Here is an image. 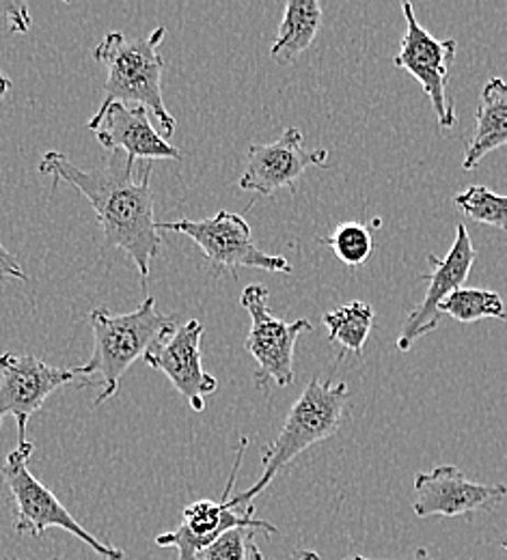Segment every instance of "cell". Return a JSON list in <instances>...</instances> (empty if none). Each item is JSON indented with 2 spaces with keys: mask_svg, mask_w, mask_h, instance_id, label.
<instances>
[{
  "mask_svg": "<svg viewBox=\"0 0 507 560\" xmlns=\"http://www.w3.org/2000/svg\"><path fill=\"white\" fill-rule=\"evenodd\" d=\"M39 171L53 175V188L59 182H68L91 203L104 233V248H122L147 282L162 246L151 190V164H147L141 182H135V166L128 162L124 166L80 168L64 153L48 151L39 162Z\"/></svg>",
  "mask_w": 507,
  "mask_h": 560,
  "instance_id": "1",
  "label": "cell"
},
{
  "mask_svg": "<svg viewBox=\"0 0 507 560\" xmlns=\"http://www.w3.org/2000/svg\"><path fill=\"white\" fill-rule=\"evenodd\" d=\"M175 315H162L155 306V298L147 295L143 304L124 315H113L108 308L100 306L89 313V326L93 330V353L91 358L76 366V377L100 375V395L93 408L108 401L124 377V373L146 355V351L162 337L164 330L175 326Z\"/></svg>",
  "mask_w": 507,
  "mask_h": 560,
  "instance_id": "2",
  "label": "cell"
},
{
  "mask_svg": "<svg viewBox=\"0 0 507 560\" xmlns=\"http://www.w3.org/2000/svg\"><path fill=\"white\" fill-rule=\"evenodd\" d=\"M164 35V26L153 28L143 39H130L124 33L113 31L95 46L93 59L106 68L102 104L132 102L135 106H146L162 126L164 139H169L177 124L162 97L164 59L158 50Z\"/></svg>",
  "mask_w": 507,
  "mask_h": 560,
  "instance_id": "3",
  "label": "cell"
},
{
  "mask_svg": "<svg viewBox=\"0 0 507 560\" xmlns=\"http://www.w3.org/2000/svg\"><path fill=\"white\" fill-rule=\"evenodd\" d=\"M350 406V388L346 382H322L313 377L298 401L291 406L290 415L281 427V433L264 451L262 466L264 472L251 490L242 491L231 498L233 506L253 500L257 493L266 490L273 479L293 462L300 453L311 448L318 442L335 435L346 419Z\"/></svg>",
  "mask_w": 507,
  "mask_h": 560,
  "instance_id": "4",
  "label": "cell"
},
{
  "mask_svg": "<svg viewBox=\"0 0 507 560\" xmlns=\"http://www.w3.org/2000/svg\"><path fill=\"white\" fill-rule=\"evenodd\" d=\"M35 453L31 442L18 444L4 459L0 477L4 479L15 504V533L42 537L48 528H61L87 544L95 555L104 560H124L126 555L108 544L97 541L87 528H82L72 513L61 504V500L48 490L28 470V462Z\"/></svg>",
  "mask_w": 507,
  "mask_h": 560,
  "instance_id": "5",
  "label": "cell"
},
{
  "mask_svg": "<svg viewBox=\"0 0 507 560\" xmlns=\"http://www.w3.org/2000/svg\"><path fill=\"white\" fill-rule=\"evenodd\" d=\"M158 229L191 237L206 255L215 275H235L238 268H257L273 275H291L290 261L281 255L264 253L255 242L249 222L233 211H218L204 220L158 222Z\"/></svg>",
  "mask_w": 507,
  "mask_h": 560,
  "instance_id": "6",
  "label": "cell"
},
{
  "mask_svg": "<svg viewBox=\"0 0 507 560\" xmlns=\"http://www.w3.org/2000/svg\"><path fill=\"white\" fill-rule=\"evenodd\" d=\"M246 446H249V440L242 438L227 490L222 493L220 502L197 500L188 504L182 513V524L175 530L164 533L155 539L160 548H175L177 560H201V555L217 541L220 535H224L231 528H253V530H264L268 535H279L277 526L255 517L253 506H249L246 511H238V506H233L231 502V491L235 486Z\"/></svg>",
  "mask_w": 507,
  "mask_h": 560,
  "instance_id": "7",
  "label": "cell"
},
{
  "mask_svg": "<svg viewBox=\"0 0 507 560\" xmlns=\"http://www.w3.org/2000/svg\"><path fill=\"white\" fill-rule=\"evenodd\" d=\"M240 304L251 315V330L244 348L257 362V384L266 386L268 382H275L281 388L290 386L296 341L302 332L313 330V324L309 319H296L290 324L275 317L268 306V289L260 282L249 284L242 291Z\"/></svg>",
  "mask_w": 507,
  "mask_h": 560,
  "instance_id": "8",
  "label": "cell"
},
{
  "mask_svg": "<svg viewBox=\"0 0 507 560\" xmlns=\"http://www.w3.org/2000/svg\"><path fill=\"white\" fill-rule=\"evenodd\" d=\"M402 13L406 20V31L402 35L400 52L393 59L395 68L408 71L417 78L422 89L433 102L438 126L442 130H451L458 124L456 110L447 97V78L449 68L456 59L458 42L456 39H436L417 20L415 7L411 2H402Z\"/></svg>",
  "mask_w": 507,
  "mask_h": 560,
  "instance_id": "9",
  "label": "cell"
},
{
  "mask_svg": "<svg viewBox=\"0 0 507 560\" xmlns=\"http://www.w3.org/2000/svg\"><path fill=\"white\" fill-rule=\"evenodd\" d=\"M201 337L204 324L199 319H188L182 326L164 330L143 355L147 364L162 371L186 404L199 415L206 410L208 397L218 388L217 377L204 371Z\"/></svg>",
  "mask_w": 507,
  "mask_h": 560,
  "instance_id": "10",
  "label": "cell"
},
{
  "mask_svg": "<svg viewBox=\"0 0 507 560\" xmlns=\"http://www.w3.org/2000/svg\"><path fill=\"white\" fill-rule=\"evenodd\" d=\"M76 380L73 369L50 366L35 355L2 353L0 355V424L4 417L18 422V444L28 442V420L37 415L46 399Z\"/></svg>",
  "mask_w": 507,
  "mask_h": 560,
  "instance_id": "11",
  "label": "cell"
},
{
  "mask_svg": "<svg viewBox=\"0 0 507 560\" xmlns=\"http://www.w3.org/2000/svg\"><path fill=\"white\" fill-rule=\"evenodd\" d=\"M477 259V250L473 248L471 235L464 224L458 226L456 240L445 257L428 255L433 272L422 277L428 282V291L424 300L408 313L402 324V332L397 339V350L411 351V348L424 339L426 335L435 332L440 324V304L458 289L464 287L469 279L473 264Z\"/></svg>",
  "mask_w": 507,
  "mask_h": 560,
  "instance_id": "12",
  "label": "cell"
},
{
  "mask_svg": "<svg viewBox=\"0 0 507 560\" xmlns=\"http://www.w3.org/2000/svg\"><path fill=\"white\" fill-rule=\"evenodd\" d=\"M329 151L304 147L298 128H288L275 142H253L246 153V166L238 182L240 190L270 197L281 188L296 192V184L309 166H326Z\"/></svg>",
  "mask_w": 507,
  "mask_h": 560,
  "instance_id": "13",
  "label": "cell"
},
{
  "mask_svg": "<svg viewBox=\"0 0 507 560\" xmlns=\"http://www.w3.org/2000/svg\"><path fill=\"white\" fill-rule=\"evenodd\" d=\"M415 504L417 517H464L499 506L507 498L502 483H475L464 477L456 466H436L433 472L415 477Z\"/></svg>",
  "mask_w": 507,
  "mask_h": 560,
  "instance_id": "14",
  "label": "cell"
},
{
  "mask_svg": "<svg viewBox=\"0 0 507 560\" xmlns=\"http://www.w3.org/2000/svg\"><path fill=\"white\" fill-rule=\"evenodd\" d=\"M97 142L108 151H124L126 162L137 160H182V151L155 132L146 106H128L124 102L102 104L87 124Z\"/></svg>",
  "mask_w": 507,
  "mask_h": 560,
  "instance_id": "15",
  "label": "cell"
},
{
  "mask_svg": "<svg viewBox=\"0 0 507 560\" xmlns=\"http://www.w3.org/2000/svg\"><path fill=\"white\" fill-rule=\"evenodd\" d=\"M504 144H507V82L495 75L482 91L475 113V135L466 142L462 168H477L491 151Z\"/></svg>",
  "mask_w": 507,
  "mask_h": 560,
  "instance_id": "16",
  "label": "cell"
},
{
  "mask_svg": "<svg viewBox=\"0 0 507 560\" xmlns=\"http://www.w3.org/2000/svg\"><path fill=\"white\" fill-rule=\"evenodd\" d=\"M320 26L322 4L318 0H290L270 48V59L279 66H291L313 44Z\"/></svg>",
  "mask_w": 507,
  "mask_h": 560,
  "instance_id": "17",
  "label": "cell"
},
{
  "mask_svg": "<svg viewBox=\"0 0 507 560\" xmlns=\"http://www.w3.org/2000/svg\"><path fill=\"white\" fill-rule=\"evenodd\" d=\"M322 322L329 330L331 343H337L344 350L361 355L373 328V308L367 302L353 300L335 311L324 313Z\"/></svg>",
  "mask_w": 507,
  "mask_h": 560,
  "instance_id": "18",
  "label": "cell"
},
{
  "mask_svg": "<svg viewBox=\"0 0 507 560\" xmlns=\"http://www.w3.org/2000/svg\"><path fill=\"white\" fill-rule=\"evenodd\" d=\"M440 315H449L460 324H475L480 319H506L504 298L488 289H458L442 304Z\"/></svg>",
  "mask_w": 507,
  "mask_h": 560,
  "instance_id": "19",
  "label": "cell"
},
{
  "mask_svg": "<svg viewBox=\"0 0 507 560\" xmlns=\"http://www.w3.org/2000/svg\"><path fill=\"white\" fill-rule=\"evenodd\" d=\"M318 242L329 246L348 268H359L373 255V237L362 222H342L329 237Z\"/></svg>",
  "mask_w": 507,
  "mask_h": 560,
  "instance_id": "20",
  "label": "cell"
},
{
  "mask_svg": "<svg viewBox=\"0 0 507 560\" xmlns=\"http://www.w3.org/2000/svg\"><path fill=\"white\" fill-rule=\"evenodd\" d=\"M453 206L473 222L507 231V197L493 192L486 186H469L453 197Z\"/></svg>",
  "mask_w": 507,
  "mask_h": 560,
  "instance_id": "21",
  "label": "cell"
},
{
  "mask_svg": "<svg viewBox=\"0 0 507 560\" xmlns=\"http://www.w3.org/2000/svg\"><path fill=\"white\" fill-rule=\"evenodd\" d=\"M253 528H231L201 555V560H264Z\"/></svg>",
  "mask_w": 507,
  "mask_h": 560,
  "instance_id": "22",
  "label": "cell"
},
{
  "mask_svg": "<svg viewBox=\"0 0 507 560\" xmlns=\"http://www.w3.org/2000/svg\"><path fill=\"white\" fill-rule=\"evenodd\" d=\"M0 13L7 20L11 33H26L31 28V9L26 2H0Z\"/></svg>",
  "mask_w": 507,
  "mask_h": 560,
  "instance_id": "23",
  "label": "cell"
},
{
  "mask_svg": "<svg viewBox=\"0 0 507 560\" xmlns=\"http://www.w3.org/2000/svg\"><path fill=\"white\" fill-rule=\"evenodd\" d=\"M0 279L28 280L15 255H11L2 244H0Z\"/></svg>",
  "mask_w": 507,
  "mask_h": 560,
  "instance_id": "24",
  "label": "cell"
},
{
  "mask_svg": "<svg viewBox=\"0 0 507 560\" xmlns=\"http://www.w3.org/2000/svg\"><path fill=\"white\" fill-rule=\"evenodd\" d=\"M348 560H371V559H365V557H350V559ZM406 560H435L433 559V557H430V555H428V550H424V548H422V550H415V555H413V557H411V559H406Z\"/></svg>",
  "mask_w": 507,
  "mask_h": 560,
  "instance_id": "25",
  "label": "cell"
},
{
  "mask_svg": "<svg viewBox=\"0 0 507 560\" xmlns=\"http://www.w3.org/2000/svg\"><path fill=\"white\" fill-rule=\"evenodd\" d=\"M9 86H11V80L0 71V100L7 95V91H9Z\"/></svg>",
  "mask_w": 507,
  "mask_h": 560,
  "instance_id": "26",
  "label": "cell"
},
{
  "mask_svg": "<svg viewBox=\"0 0 507 560\" xmlns=\"http://www.w3.org/2000/svg\"><path fill=\"white\" fill-rule=\"evenodd\" d=\"M298 560H320V557L315 555V552H300V557H298Z\"/></svg>",
  "mask_w": 507,
  "mask_h": 560,
  "instance_id": "27",
  "label": "cell"
},
{
  "mask_svg": "<svg viewBox=\"0 0 507 560\" xmlns=\"http://www.w3.org/2000/svg\"><path fill=\"white\" fill-rule=\"evenodd\" d=\"M502 548H504V550H506L507 552V541H504V544H502Z\"/></svg>",
  "mask_w": 507,
  "mask_h": 560,
  "instance_id": "28",
  "label": "cell"
}]
</instances>
